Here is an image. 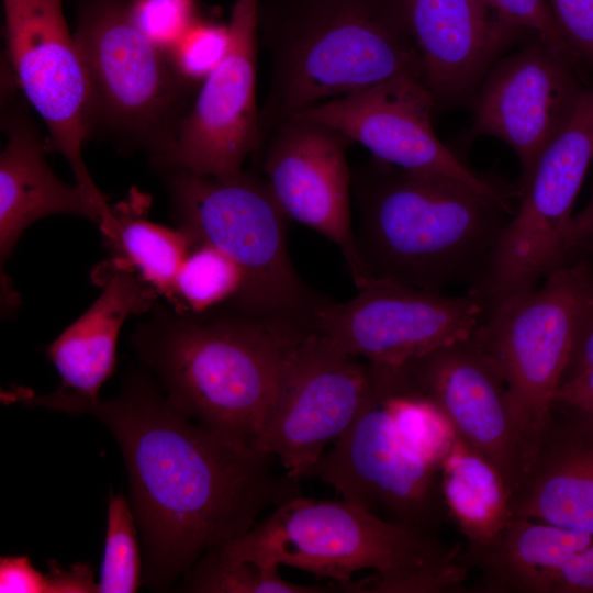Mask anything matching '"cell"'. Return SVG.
<instances>
[{
	"label": "cell",
	"mask_w": 593,
	"mask_h": 593,
	"mask_svg": "<svg viewBox=\"0 0 593 593\" xmlns=\"http://www.w3.org/2000/svg\"><path fill=\"white\" fill-rule=\"evenodd\" d=\"M82 413L101 421L122 451L154 589L301 495L299 480L275 470V457L190 421L144 372L131 374L118 396L82 403L72 415Z\"/></svg>",
	"instance_id": "1"
},
{
	"label": "cell",
	"mask_w": 593,
	"mask_h": 593,
	"mask_svg": "<svg viewBox=\"0 0 593 593\" xmlns=\"http://www.w3.org/2000/svg\"><path fill=\"white\" fill-rule=\"evenodd\" d=\"M353 190L368 278L433 291L459 282L478 288L516 210L455 178L376 158L354 174Z\"/></svg>",
	"instance_id": "2"
},
{
	"label": "cell",
	"mask_w": 593,
	"mask_h": 593,
	"mask_svg": "<svg viewBox=\"0 0 593 593\" xmlns=\"http://www.w3.org/2000/svg\"><path fill=\"white\" fill-rule=\"evenodd\" d=\"M258 34L271 59L264 138L324 101L400 75L422 78L399 0H259Z\"/></svg>",
	"instance_id": "3"
},
{
	"label": "cell",
	"mask_w": 593,
	"mask_h": 593,
	"mask_svg": "<svg viewBox=\"0 0 593 593\" xmlns=\"http://www.w3.org/2000/svg\"><path fill=\"white\" fill-rule=\"evenodd\" d=\"M153 309L131 344L167 400L212 433L255 447L283 358L303 336L227 309L198 315Z\"/></svg>",
	"instance_id": "4"
},
{
	"label": "cell",
	"mask_w": 593,
	"mask_h": 593,
	"mask_svg": "<svg viewBox=\"0 0 593 593\" xmlns=\"http://www.w3.org/2000/svg\"><path fill=\"white\" fill-rule=\"evenodd\" d=\"M236 540L280 566L333 580L346 592H459L469 570L460 546L345 500L300 495Z\"/></svg>",
	"instance_id": "5"
},
{
	"label": "cell",
	"mask_w": 593,
	"mask_h": 593,
	"mask_svg": "<svg viewBox=\"0 0 593 593\" xmlns=\"http://www.w3.org/2000/svg\"><path fill=\"white\" fill-rule=\"evenodd\" d=\"M169 191L179 228L214 246L245 273L225 309L288 334L315 332L326 302L298 276L289 258L286 220L266 180L249 174L219 178L174 170Z\"/></svg>",
	"instance_id": "6"
},
{
	"label": "cell",
	"mask_w": 593,
	"mask_h": 593,
	"mask_svg": "<svg viewBox=\"0 0 593 593\" xmlns=\"http://www.w3.org/2000/svg\"><path fill=\"white\" fill-rule=\"evenodd\" d=\"M370 363L372 384L366 405L307 477L320 479L343 500L378 517L438 535L450 518L441 492L440 465L396 424L388 404L391 368Z\"/></svg>",
	"instance_id": "7"
},
{
	"label": "cell",
	"mask_w": 593,
	"mask_h": 593,
	"mask_svg": "<svg viewBox=\"0 0 593 593\" xmlns=\"http://www.w3.org/2000/svg\"><path fill=\"white\" fill-rule=\"evenodd\" d=\"M593 160V88L584 89L566 128L545 149L474 291L485 310L538 287L572 262L573 206Z\"/></svg>",
	"instance_id": "8"
},
{
	"label": "cell",
	"mask_w": 593,
	"mask_h": 593,
	"mask_svg": "<svg viewBox=\"0 0 593 593\" xmlns=\"http://www.w3.org/2000/svg\"><path fill=\"white\" fill-rule=\"evenodd\" d=\"M589 268V258L575 259L535 289L486 309L472 335L501 369L530 448L568 363Z\"/></svg>",
	"instance_id": "9"
},
{
	"label": "cell",
	"mask_w": 593,
	"mask_h": 593,
	"mask_svg": "<svg viewBox=\"0 0 593 593\" xmlns=\"http://www.w3.org/2000/svg\"><path fill=\"white\" fill-rule=\"evenodd\" d=\"M75 38L89 74L94 119L161 154L188 112L190 88L168 55L134 25L120 0L85 4Z\"/></svg>",
	"instance_id": "10"
},
{
	"label": "cell",
	"mask_w": 593,
	"mask_h": 593,
	"mask_svg": "<svg viewBox=\"0 0 593 593\" xmlns=\"http://www.w3.org/2000/svg\"><path fill=\"white\" fill-rule=\"evenodd\" d=\"M372 384V365L314 332L288 349L255 448L299 481L355 421Z\"/></svg>",
	"instance_id": "11"
},
{
	"label": "cell",
	"mask_w": 593,
	"mask_h": 593,
	"mask_svg": "<svg viewBox=\"0 0 593 593\" xmlns=\"http://www.w3.org/2000/svg\"><path fill=\"white\" fill-rule=\"evenodd\" d=\"M5 57L14 83L49 131L51 147L103 210L104 195L82 159L94 121L89 74L63 13L64 0H2Z\"/></svg>",
	"instance_id": "12"
},
{
	"label": "cell",
	"mask_w": 593,
	"mask_h": 593,
	"mask_svg": "<svg viewBox=\"0 0 593 593\" xmlns=\"http://www.w3.org/2000/svg\"><path fill=\"white\" fill-rule=\"evenodd\" d=\"M485 311L478 292L460 296L369 279L343 303L326 301L315 332L340 350L372 363L399 367L473 335Z\"/></svg>",
	"instance_id": "13"
},
{
	"label": "cell",
	"mask_w": 593,
	"mask_h": 593,
	"mask_svg": "<svg viewBox=\"0 0 593 593\" xmlns=\"http://www.w3.org/2000/svg\"><path fill=\"white\" fill-rule=\"evenodd\" d=\"M396 392L433 405L497 471L510 497L532 448L517 426L501 369L473 336L399 366Z\"/></svg>",
	"instance_id": "14"
},
{
	"label": "cell",
	"mask_w": 593,
	"mask_h": 593,
	"mask_svg": "<svg viewBox=\"0 0 593 593\" xmlns=\"http://www.w3.org/2000/svg\"><path fill=\"white\" fill-rule=\"evenodd\" d=\"M259 0H235L231 45L222 63L201 82L190 110L157 161L172 170L230 178L262 144L256 102Z\"/></svg>",
	"instance_id": "15"
},
{
	"label": "cell",
	"mask_w": 593,
	"mask_h": 593,
	"mask_svg": "<svg viewBox=\"0 0 593 593\" xmlns=\"http://www.w3.org/2000/svg\"><path fill=\"white\" fill-rule=\"evenodd\" d=\"M578 69L537 37L500 58L474 92L470 137L493 136L514 150L522 166L519 189L577 109L584 90Z\"/></svg>",
	"instance_id": "16"
},
{
	"label": "cell",
	"mask_w": 593,
	"mask_h": 593,
	"mask_svg": "<svg viewBox=\"0 0 593 593\" xmlns=\"http://www.w3.org/2000/svg\"><path fill=\"white\" fill-rule=\"evenodd\" d=\"M434 108L421 77L400 75L324 101L295 116L336 128L385 164L451 177L510 201V192L471 170L438 139L432 125Z\"/></svg>",
	"instance_id": "17"
},
{
	"label": "cell",
	"mask_w": 593,
	"mask_h": 593,
	"mask_svg": "<svg viewBox=\"0 0 593 593\" xmlns=\"http://www.w3.org/2000/svg\"><path fill=\"white\" fill-rule=\"evenodd\" d=\"M270 136L264 170L276 202L288 219L315 230L339 248L360 288L369 278L351 223L353 177L346 153L354 142L332 126L298 116Z\"/></svg>",
	"instance_id": "18"
},
{
	"label": "cell",
	"mask_w": 593,
	"mask_h": 593,
	"mask_svg": "<svg viewBox=\"0 0 593 593\" xmlns=\"http://www.w3.org/2000/svg\"><path fill=\"white\" fill-rule=\"evenodd\" d=\"M436 107L477 91L522 29L488 0H399Z\"/></svg>",
	"instance_id": "19"
},
{
	"label": "cell",
	"mask_w": 593,
	"mask_h": 593,
	"mask_svg": "<svg viewBox=\"0 0 593 593\" xmlns=\"http://www.w3.org/2000/svg\"><path fill=\"white\" fill-rule=\"evenodd\" d=\"M99 272V298L45 349L61 378L60 387L49 394L18 387L2 392L4 402L70 414L78 405L99 398L100 388L115 369L116 344L125 320L153 307L158 294L134 270L113 259Z\"/></svg>",
	"instance_id": "20"
},
{
	"label": "cell",
	"mask_w": 593,
	"mask_h": 593,
	"mask_svg": "<svg viewBox=\"0 0 593 593\" xmlns=\"http://www.w3.org/2000/svg\"><path fill=\"white\" fill-rule=\"evenodd\" d=\"M513 517L593 535V410L552 401L522 479Z\"/></svg>",
	"instance_id": "21"
},
{
	"label": "cell",
	"mask_w": 593,
	"mask_h": 593,
	"mask_svg": "<svg viewBox=\"0 0 593 593\" xmlns=\"http://www.w3.org/2000/svg\"><path fill=\"white\" fill-rule=\"evenodd\" d=\"M5 132L0 155L1 269L22 233L43 217L69 214L97 223L102 233L109 228L112 210L104 211L78 183H65L52 171L42 138L29 121L11 118Z\"/></svg>",
	"instance_id": "22"
},
{
	"label": "cell",
	"mask_w": 593,
	"mask_h": 593,
	"mask_svg": "<svg viewBox=\"0 0 593 593\" xmlns=\"http://www.w3.org/2000/svg\"><path fill=\"white\" fill-rule=\"evenodd\" d=\"M592 544L589 533L513 517L488 547L461 550V560L481 572L474 592L544 593L548 573Z\"/></svg>",
	"instance_id": "23"
},
{
	"label": "cell",
	"mask_w": 593,
	"mask_h": 593,
	"mask_svg": "<svg viewBox=\"0 0 593 593\" xmlns=\"http://www.w3.org/2000/svg\"><path fill=\"white\" fill-rule=\"evenodd\" d=\"M440 478L449 517L466 539L465 550L491 545L513 518L497 471L455 435L441 461Z\"/></svg>",
	"instance_id": "24"
},
{
	"label": "cell",
	"mask_w": 593,
	"mask_h": 593,
	"mask_svg": "<svg viewBox=\"0 0 593 593\" xmlns=\"http://www.w3.org/2000/svg\"><path fill=\"white\" fill-rule=\"evenodd\" d=\"M113 222L103 233L113 260L134 270L172 304L176 278L194 245L183 230H171L131 213L127 205L112 210Z\"/></svg>",
	"instance_id": "25"
},
{
	"label": "cell",
	"mask_w": 593,
	"mask_h": 593,
	"mask_svg": "<svg viewBox=\"0 0 593 593\" xmlns=\"http://www.w3.org/2000/svg\"><path fill=\"white\" fill-rule=\"evenodd\" d=\"M272 559L253 552L236 539L206 551L189 571L184 589L205 593H324L329 585L284 580Z\"/></svg>",
	"instance_id": "26"
},
{
	"label": "cell",
	"mask_w": 593,
	"mask_h": 593,
	"mask_svg": "<svg viewBox=\"0 0 593 593\" xmlns=\"http://www.w3.org/2000/svg\"><path fill=\"white\" fill-rule=\"evenodd\" d=\"M245 280L243 269L226 254L194 243L176 278L174 311L198 315L228 305Z\"/></svg>",
	"instance_id": "27"
},
{
	"label": "cell",
	"mask_w": 593,
	"mask_h": 593,
	"mask_svg": "<svg viewBox=\"0 0 593 593\" xmlns=\"http://www.w3.org/2000/svg\"><path fill=\"white\" fill-rule=\"evenodd\" d=\"M135 516L123 493L111 494L98 593H132L141 582Z\"/></svg>",
	"instance_id": "28"
},
{
	"label": "cell",
	"mask_w": 593,
	"mask_h": 593,
	"mask_svg": "<svg viewBox=\"0 0 593 593\" xmlns=\"http://www.w3.org/2000/svg\"><path fill=\"white\" fill-rule=\"evenodd\" d=\"M231 45L230 26L199 19L168 53L189 86L202 82L225 58Z\"/></svg>",
	"instance_id": "29"
},
{
	"label": "cell",
	"mask_w": 593,
	"mask_h": 593,
	"mask_svg": "<svg viewBox=\"0 0 593 593\" xmlns=\"http://www.w3.org/2000/svg\"><path fill=\"white\" fill-rule=\"evenodd\" d=\"M126 7L134 25L167 55L200 19L195 0H130Z\"/></svg>",
	"instance_id": "30"
},
{
	"label": "cell",
	"mask_w": 593,
	"mask_h": 593,
	"mask_svg": "<svg viewBox=\"0 0 593 593\" xmlns=\"http://www.w3.org/2000/svg\"><path fill=\"white\" fill-rule=\"evenodd\" d=\"M555 21L574 58L593 70V0H548Z\"/></svg>",
	"instance_id": "31"
},
{
	"label": "cell",
	"mask_w": 593,
	"mask_h": 593,
	"mask_svg": "<svg viewBox=\"0 0 593 593\" xmlns=\"http://www.w3.org/2000/svg\"><path fill=\"white\" fill-rule=\"evenodd\" d=\"M506 20L535 33L555 49L574 60L549 7L548 0H488ZM578 65V64H577Z\"/></svg>",
	"instance_id": "32"
},
{
	"label": "cell",
	"mask_w": 593,
	"mask_h": 593,
	"mask_svg": "<svg viewBox=\"0 0 593 593\" xmlns=\"http://www.w3.org/2000/svg\"><path fill=\"white\" fill-rule=\"evenodd\" d=\"M589 260L590 268L586 288L578 316L568 363L560 384L593 366V257L589 258Z\"/></svg>",
	"instance_id": "33"
},
{
	"label": "cell",
	"mask_w": 593,
	"mask_h": 593,
	"mask_svg": "<svg viewBox=\"0 0 593 593\" xmlns=\"http://www.w3.org/2000/svg\"><path fill=\"white\" fill-rule=\"evenodd\" d=\"M545 593H593V544L548 573Z\"/></svg>",
	"instance_id": "34"
},
{
	"label": "cell",
	"mask_w": 593,
	"mask_h": 593,
	"mask_svg": "<svg viewBox=\"0 0 593 593\" xmlns=\"http://www.w3.org/2000/svg\"><path fill=\"white\" fill-rule=\"evenodd\" d=\"M46 573L36 570L27 556L1 557V593H47Z\"/></svg>",
	"instance_id": "35"
},
{
	"label": "cell",
	"mask_w": 593,
	"mask_h": 593,
	"mask_svg": "<svg viewBox=\"0 0 593 593\" xmlns=\"http://www.w3.org/2000/svg\"><path fill=\"white\" fill-rule=\"evenodd\" d=\"M47 593H91L97 592V582L88 563H76L68 570L49 562Z\"/></svg>",
	"instance_id": "36"
},
{
	"label": "cell",
	"mask_w": 593,
	"mask_h": 593,
	"mask_svg": "<svg viewBox=\"0 0 593 593\" xmlns=\"http://www.w3.org/2000/svg\"><path fill=\"white\" fill-rule=\"evenodd\" d=\"M552 401L593 410V366L560 384Z\"/></svg>",
	"instance_id": "37"
},
{
	"label": "cell",
	"mask_w": 593,
	"mask_h": 593,
	"mask_svg": "<svg viewBox=\"0 0 593 593\" xmlns=\"http://www.w3.org/2000/svg\"><path fill=\"white\" fill-rule=\"evenodd\" d=\"M572 261L593 257V192L589 203L574 216L571 236Z\"/></svg>",
	"instance_id": "38"
}]
</instances>
